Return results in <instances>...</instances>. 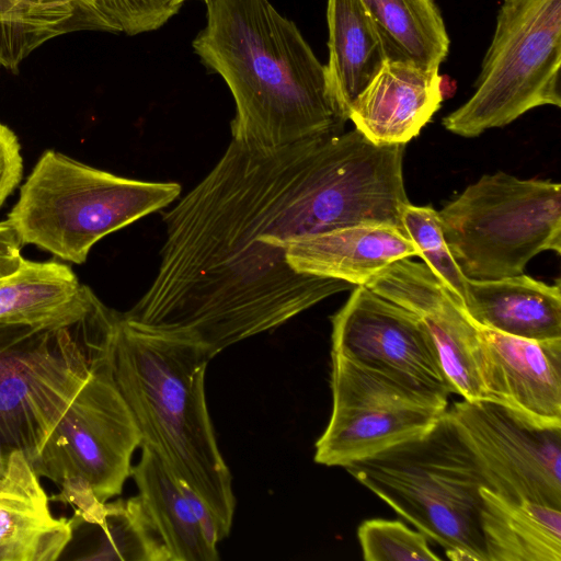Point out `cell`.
Instances as JSON below:
<instances>
[{"instance_id":"cell-27","label":"cell","mask_w":561,"mask_h":561,"mask_svg":"<svg viewBox=\"0 0 561 561\" xmlns=\"http://www.w3.org/2000/svg\"><path fill=\"white\" fill-rule=\"evenodd\" d=\"M401 225L416 248L417 256L463 308L467 277L449 251L438 213L431 206H415L409 203L402 209Z\"/></svg>"},{"instance_id":"cell-19","label":"cell","mask_w":561,"mask_h":561,"mask_svg":"<svg viewBox=\"0 0 561 561\" xmlns=\"http://www.w3.org/2000/svg\"><path fill=\"white\" fill-rule=\"evenodd\" d=\"M95 294L61 263L23 260L0 279V322L69 328L91 310Z\"/></svg>"},{"instance_id":"cell-5","label":"cell","mask_w":561,"mask_h":561,"mask_svg":"<svg viewBox=\"0 0 561 561\" xmlns=\"http://www.w3.org/2000/svg\"><path fill=\"white\" fill-rule=\"evenodd\" d=\"M180 193L175 182L123 178L46 150L8 219L22 243L81 264L103 237L170 205Z\"/></svg>"},{"instance_id":"cell-13","label":"cell","mask_w":561,"mask_h":561,"mask_svg":"<svg viewBox=\"0 0 561 561\" xmlns=\"http://www.w3.org/2000/svg\"><path fill=\"white\" fill-rule=\"evenodd\" d=\"M366 286L421 319L451 393L467 401L485 399L477 325L426 264L400 259L379 271Z\"/></svg>"},{"instance_id":"cell-14","label":"cell","mask_w":561,"mask_h":561,"mask_svg":"<svg viewBox=\"0 0 561 561\" xmlns=\"http://www.w3.org/2000/svg\"><path fill=\"white\" fill-rule=\"evenodd\" d=\"M477 329L485 399L536 421L561 424V339L533 340Z\"/></svg>"},{"instance_id":"cell-7","label":"cell","mask_w":561,"mask_h":561,"mask_svg":"<svg viewBox=\"0 0 561 561\" xmlns=\"http://www.w3.org/2000/svg\"><path fill=\"white\" fill-rule=\"evenodd\" d=\"M560 67L561 0H503L476 91L443 126L470 138L535 107H560Z\"/></svg>"},{"instance_id":"cell-11","label":"cell","mask_w":561,"mask_h":561,"mask_svg":"<svg viewBox=\"0 0 561 561\" xmlns=\"http://www.w3.org/2000/svg\"><path fill=\"white\" fill-rule=\"evenodd\" d=\"M447 411L490 490L508 501L561 510V424L488 399L461 400Z\"/></svg>"},{"instance_id":"cell-32","label":"cell","mask_w":561,"mask_h":561,"mask_svg":"<svg viewBox=\"0 0 561 561\" xmlns=\"http://www.w3.org/2000/svg\"><path fill=\"white\" fill-rule=\"evenodd\" d=\"M179 2H181L182 4L185 2V1H188V0H178ZM199 1H203L205 3H208L209 1L211 0H199Z\"/></svg>"},{"instance_id":"cell-26","label":"cell","mask_w":561,"mask_h":561,"mask_svg":"<svg viewBox=\"0 0 561 561\" xmlns=\"http://www.w3.org/2000/svg\"><path fill=\"white\" fill-rule=\"evenodd\" d=\"M72 32L134 36L163 26L181 9L178 0H72Z\"/></svg>"},{"instance_id":"cell-3","label":"cell","mask_w":561,"mask_h":561,"mask_svg":"<svg viewBox=\"0 0 561 561\" xmlns=\"http://www.w3.org/2000/svg\"><path fill=\"white\" fill-rule=\"evenodd\" d=\"M103 352L139 428L140 447L199 495L226 538L236 496L206 401L210 356L194 342L138 328L117 311Z\"/></svg>"},{"instance_id":"cell-25","label":"cell","mask_w":561,"mask_h":561,"mask_svg":"<svg viewBox=\"0 0 561 561\" xmlns=\"http://www.w3.org/2000/svg\"><path fill=\"white\" fill-rule=\"evenodd\" d=\"M72 0H0V68L15 70L37 47L72 32Z\"/></svg>"},{"instance_id":"cell-15","label":"cell","mask_w":561,"mask_h":561,"mask_svg":"<svg viewBox=\"0 0 561 561\" xmlns=\"http://www.w3.org/2000/svg\"><path fill=\"white\" fill-rule=\"evenodd\" d=\"M438 69L407 60H388L348 110V121L377 145L407 144L439 110Z\"/></svg>"},{"instance_id":"cell-22","label":"cell","mask_w":561,"mask_h":561,"mask_svg":"<svg viewBox=\"0 0 561 561\" xmlns=\"http://www.w3.org/2000/svg\"><path fill=\"white\" fill-rule=\"evenodd\" d=\"M142 506L172 561H217L211 546L182 493L178 480L148 448L141 447L131 473Z\"/></svg>"},{"instance_id":"cell-18","label":"cell","mask_w":561,"mask_h":561,"mask_svg":"<svg viewBox=\"0 0 561 561\" xmlns=\"http://www.w3.org/2000/svg\"><path fill=\"white\" fill-rule=\"evenodd\" d=\"M463 309L470 320L501 333L561 339V286L524 273L499 279L466 280Z\"/></svg>"},{"instance_id":"cell-10","label":"cell","mask_w":561,"mask_h":561,"mask_svg":"<svg viewBox=\"0 0 561 561\" xmlns=\"http://www.w3.org/2000/svg\"><path fill=\"white\" fill-rule=\"evenodd\" d=\"M332 411L314 461L343 467L431 428L448 407L331 354Z\"/></svg>"},{"instance_id":"cell-30","label":"cell","mask_w":561,"mask_h":561,"mask_svg":"<svg viewBox=\"0 0 561 561\" xmlns=\"http://www.w3.org/2000/svg\"><path fill=\"white\" fill-rule=\"evenodd\" d=\"M22 241L9 219L0 221V279L13 274L23 262Z\"/></svg>"},{"instance_id":"cell-29","label":"cell","mask_w":561,"mask_h":561,"mask_svg":"<svg viewBox=\"0 0 561 561\" xmlns=\"http://www.w3.org/2000/svg\"><path fill=\"white\" fill-rule=\"evenodd\" d=\"M22 162L18 136L0 123V206L20 183Z\"/></svg>"},{"instance_id":"cell-9","label":"cell","mask_w":561,"mask_h":561,"mask_svg":"<svg viewBox=\"0 0 561 561\" xmlns=\"http://www.w3.org/2000/svg\"><path fill=\"white\" fill-rule=\"evenodd\" d=\"M140 443L139 428L102 350L32 466L57 486L66 480L88 484L104 503L122 493Z\"/></svg>"},{"instance_id":"cell-17","label":"cell","mask_w":561,"mask_h":561,"mask_svg":"<svg viewBox=\"0 0 561 561\" xmlns=\"http://www.w3.org/2000/svg\"><path fill=\"white\" fill-rule=\"evenodd\" d=\"M417 256L401 229L387 225L353 226L299 238L286 261L297 273L366 284L394 261Z\"/></svg>"},{"instance_id":"cell-24","label":"cell","mask_w":561,"mask_h":561,"mask_svg":"<svg viewBox=\"0 0 561 561\" xmlns=\"http://www.w3.org/2000/svg\"><path fill=\"white\" fill-rule=\"evenodd\" d=\"M76 525L87 527L89 535L81 560L172 561L138 495L105 502L98 522Z\"/></svg>"},{"instance_id":"cell-20","label":"cell","mask_w":561,"mask_h":561,"mask_svg":"<svg viewBox=\"0 0 561 561\" xmlns=\"http://www.w3.org/2000/svg\"><path fill=\"white\" fill-rule=\"evenodd\" d=\"M329 61L332 90L348 116L355 99L389 60L386 44L360 0H328Z\"/></svg>"},{"instance_id":"cell-6","label":"cell","mask_w":561,"mask_h":561,"mask_svg":"<svg viewBox=\"0 0 561 561\" xmlns=\"http://www.w3.org/2000/svg\"><path fill=\"white\" fill-rule=\"evenodd\" d=\"M437 213L449 251L470 279L517 276L538 253H561V185L550 180L484 174Z\"/></svg>"},{"instance_id":"cell-16","label":"cell","mask_w":561,"mask_h":561,"mask_svg":"<svg viewBox=\"0 0 561 561\" xmlns=\"http://www.w3.org/2000/svg\"><path fill=\"white\" fill-rule=\"evenodd\" d=\"M73 518H56L41 477L21 451L0 476V561H55L73 539Z\"/></svg>"},{"instance_id":"cell-28","label":"cell","mask_w":561,"mask_h":561,"mask_svg":"<svg viewBox=\"0 0 561 561\" xmlns=\"http://www.w3.org/2000/svg\"><path fill=\"white\" fill-rule=\"evenodd\" d=\"M366 561H437L427 537L399 520L367 519L357 529Z\"/></svg>"},{"instance_id":"cell-23","label":"cell","mask_w":561,"mask_h":561,"mask_svg":"<svg viewBox=\"0 0 561 561\" xmlns=\"http://www.w3.org/2000/svg\"><path fill=\"white\" fill-rule=\"evenodd\" d=\"M377 25L389 60H407L426 70L439 69L449 51V36L433 0H360Z\"/></svg>"},{"instance_id":"cell-21","label":"cell","mask_w":561,"mask_h":561,"mask_svg":"<svg viewBox=\"0 0 561 561\" xmlns=\"http://www.w3.org/2000/svg\"><path fill=\"white\" fill-rule=\"evenodd\" d=\"M486 561H561V510L481 489Z\"/></svg>"},{"instance_id":"cell-31","label":"cell","mask_w":561,"mask_h":561,"mask_svg":"<svg viewBox=\"0 0 561 561\" xmlns=\"http://www.w3.org/2000/svg\"><path fill=\"white\" fill-rule=\"evenodd\" d=\"M178 482L182 493L197 518L207 541L211 546L217 547L218 542L222 539L211 511L188 484L181 480H178Z\"/></svg>"},{"instance_id":"cell-2","label":"cell","mask_w":561,"mask_h":561,"mask_svg":"<svg viewBox=\"0 0 561 561\" xmlns=\"http://www.w3.org/2000/svg\"><path fill=\"white\" fill-rule=\"evenodd\" d=\"M192 42L236 104L232 140L277 149L344 131L348 116L296 23L270 0H211Z\"/></svg>"},{"instance_id":"cell-1","label":"cell","mask_w":561,"mask_h":561,"mask_svg":"<svg viewBox=\"0 0 561 561\" xmlns=\"http://www.w3.org/2000/svg\"><path fill=\"white\" fill-rule=\"evenodd\" d=\"M323 138L277 149L231 140L209 173L163 214L153 282L123 317L187 340L210 358L348 290L295 272L290 242L342 228L323 187Z\"/></svg>"},{"instance_id":"cell-8","label":"cell","mask_w":561,"mask_h":561,"mask_svg":"<svg viewBox=\"0 0 561 561\" xmlns=\"http://www.w3.org/2000/svg\"><path fill=\"white\" fill-rule=\"evenodd\" d=\"M94 354L69 328L0 322V476L31 463L90 374Z\"/></svg>"},{"instance_id":"cell-4","label":"cell","mask_w":561,"mask_h":561,"mask_svg":"<svg viewBox=\"0 0 561 561\" xmlns=\"http://www.w3.org/2000/svg\"><path fill=\"white\" fill-rule=\"evenodd\" d=\"M456 561H486L483 471L448 411L424 433L345 467Z\"/></svg>"},{"instance_id":"cell-12","label":"cell","mask_w":561,"mask_h":561,"mask_svg":"<svg viewBox=\"0 0 561 561\" xmlns=\"http://www.w3.org/2000/svg\"><path fill=\"white\" fill-rule=\"evenodd\" d=\"M331 323V354L448 407L450 389L415 313L358 285Z\"/></svg>"}]
</instances>
